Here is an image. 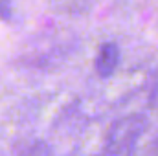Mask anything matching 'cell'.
I'll list each match as a JSON object with an SVG mask.
<instances>
[{
  "label": "cell",
  "mask_w": 158,
  "mask_h": 156,
  "mask_svg": "<svg viewBox=\"0 0 158 156\" xmlns=\"http://www.w3.org/2000/svg\"><path fill=\"white\" fill-rule=\"evenodd\" d=\"M119 48L116 42H105L99 51H98V57H96V72L101 76V77H110L116 68L119 64Z\"/></svg>",
  "instance_id": "6da1fadb"
},
{
  "label": "cell",
  "mask_w": 158,
  "mask_h": 156,
  "mask_svg": "<svg viewBox=\"0 0 158 156\" xmlns=\"http://www.w3.org/2000/svg\"><path fill=\"white\" fill-rule=\"evenodd\" d=\"M20 156H52V151L46 147V143L37 142V143L30 145V147H28V149H26Z\"/></svg>",
  "instance_id": "7a4b0ae2"
},
{
  "label": "cell",
  "mask_w": 158,
  "mask_h": 156,
  "mask_svg": "<svg viewBox=\"0 0 158 156\" xmlns=\"http://www.w3.org/2000/svg\"><path fill=\"white\" fill-rule=\"evenodd\" d=\"M13 15V2L11 0H0V18L9 20Z\"/></svg>",
  "instance_id": "3957f363"
}]
</instances>
